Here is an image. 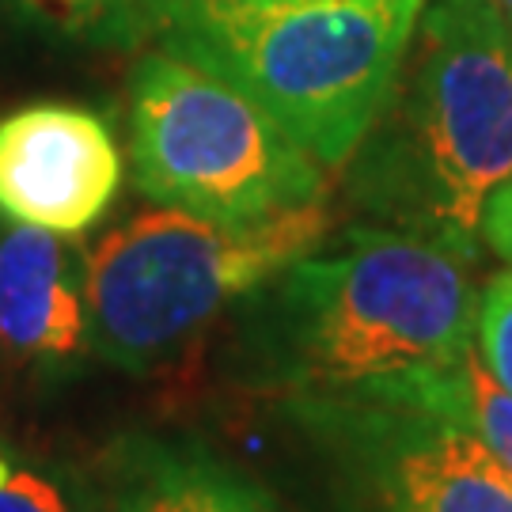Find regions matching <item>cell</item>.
<instances>
[{"mask_svg":"<svg viewBox=\"0 0 512 512\" xmlns=\"http://www.w3.org/2000/svg\"><path fill=\"white\" fill-rule=\"evenodd\" d=\"M262 289L251 315L255 380L285 399L391 391L471 353V255L406 228L357 224Z\"/></svg>","mask_w":512,"mask_h":512,"instance_id":"cell-1","label":"cell"},{"mask_svg":"<svg viewBox=\"0 0 512 512\" xmlns=\"http://www.w3.org/2000/svg\"><path fill=\"white\" fill-rule=\"evenodd\" d=\"M357 152V202L475 258L486 198L512 179V27L490 0L421 4L410 69Z\"/></svg>","mask_w":512,"mask_h":512,"instance_id":"cell-2","label":"cell"},{"mask_svg":"<svg viewBox=\"0 0 512 512\" xmlns=\"http://www.w3.org/2000/svg\"><path fill=\"white\" fill-rule=\"evenodd\" d=\"M421 4H220L175 16L160 38L251 95L311 160L342 167L395 92Z\"/></svg>","mask_w":512,"mask_h":512,"instance_id":"cell-3","label":"cell"},{"mask_svg":"<svg viewBox=\"0 0 512 512\" xmlns=\"http://www.w3.org/2000/svg\"><path fill=\"white\" fill-rule=\"evenodd\" d=\"M327 232V198L255 224H217L171 205L122 220L88 251V349L129 376L160 372L228 304L311 255Z\"/></svg>","mask_w":512,"mask_h":512,"instance_id":"cell-4","label":"cell"},{"mask_svg":"<svg viewBox=\"0 0 512 512\" xmlns=\"http://www.w3.org/2000/svg\"><path fill=\"white\" fill-rule=\"evenodd\" d=\"M129 156L145 198L217 224L327 198V167L251 95L171 50L145 54L129 76Z\"/></svg>","mask_w":512,"mask_h":512,"instance_id":"cell-5","label":"cell"},{"mask_svg":"<svg viewBox=\"0 0 512 512\" xmlns=\"http://www.w3.org/2000/svg\"><path fill=\"white\" fill-rule=\"evenodd\" d=\"M437 376L285 399L334 512H512V471L433 399Z\"/></svg>","mask_w":512,"mask_h":512,"instance_id":"cell-6","label":"cell"},{"mask_svg":"<svg viewBox=\"0 0 512 512\" xmlns=\"http://www.w3.org/2000/svg\"><path fill=\"white\" fill-rule=\"evenodd\" d=\"M122 186L107 122L76 103H31L0 118V217L57 236L103 220Z\"/></svg>","mask_w":512,"mask_h":512,"instance_id":"cell-7","label":"cell"},{"mask_svg":"<svg viewBox=\"0 0 512 512\" xmlns=\"http://www.w3.org/2000/svg\"><path fill=\"white\" fill-rule=\"evenodd\" d=\"M88 251L69 236L16 224L0 236V346L27 361L88 349Z\"/></svg>","mask_w":512,"mask_h":512,"instance_id":"cell-8","label":"cell"},{"mask_svg":"<svg viewBox=\"0 0 512 512\" xmlns=\"http://www.w3.org/2000/svg\"><path fill=\"white\" fill-rule=\"evenodd\" d=\"M99 512H277L247 475L202 444L133 440Z\"/></svg>","mask_w":512,"mask_h":512,"instance_id":"cell-9","label":"cell"},{"mask_svg":"<svg viewBox=\"0 0 512 512\" xmlns=\"http://www.w3.org/2000/svg\"><path fill=\"white\" fill-rule=\"evenodd\" d=\"M433 399L467 429H475L482 444L512 471V395L486 372L475 349L433 380Z\"/></svg>","mask_w":512,"mask_h":512,"instance_id":"cell-10","label":"cell"},{"mask_svg":"<svg viewBox=\"0 0 512 512\" xmlns=\"http://www.w3.org/2000/svg\"><path fill=\"white\" fill-rule=\"evenodd\" d=\"M19 8L35 12L61 31L99 42H141L160 35L164 0H16Z\"/></svg>","mask_w":512,"mask_h":512,"instance_id":"cell-11","label":"cell"},{"mask_svg":"<svg viewBox=\"0 0 512 512\" xmlns=\"http://www.w3.org/2000/svg\"><path fill=\"white\" fill-rule=\"evenodd\" d=\"M0 512H99L73 478L38 467L0 444Z\"/></svg>","mask_w":512,"mask_h":512,"instance_id":"cell-12","label":"cell"},{"mask_svg":"<svg viewBox=\"0 0 512 512\" xmlns=\"http://www.w3.org/2000/svg\"><path fill=\"white\" fill-rule=\"evenodd\" d=\"M475 327L482 365L512 395V270L497 274L478 296Z\"/></svg>","mask_w":512,"mask_h":512,"instance_id":"cell-13","label":"cell"},{"mask_svg":"<svg viewBox=\"0 0 512 512\" xmlns=\"http://www.w3.org/2000/svg\"><path fill=\"white\" fill-rule=\"evenodd\" d=\"M478 236L490 243V251L497 258H505L512 270V179L501 183L486 198V209H482V220H478Z\"/></svg>","mask_w":512,"mask_h":512,"instance_id":"cell-14","label":"cell"},{"mask_svg":"<svg viewBox=\"0 0 512 512\" xmlns=\"http://www.w3.org/2000/svg\"><path fill=\"white\" fill-rule=\"evenodd\" d=\"M220 4H239V0H164V27L175 16H183V12H194V8H220ZM164 27H160V35H164Z\"/></svg>","mask_w":512,"mask_h":512,"instance_id":"cell-15","label":"cell"},{"mask_svg":"<svg viewBox=\"0 0 512 512\" xmlns=\"http://www.w3.org/2000/svg\"><path fill=\"white\" fill-rule=\"evenodd\" d=\"M239 4H338V0H239Z\"/></svg>","mask_w":512,"mask_h":512,"instance_id":"cell-16","label":"cell"},{"mask_svg":"<svg viewBox=\"0 0 512 512\" xmlns=\"http://www.w3.org/2000/svg\"><path fill=\"white\" fill-rule=\"evenodd\" d=\"M490 4L497 8V16H501L512 27V0H490Z\"/></svg>","mask_w":512,"mask_h":512,"instance_id":"cell-17","label":"cell"}]
</instances>
